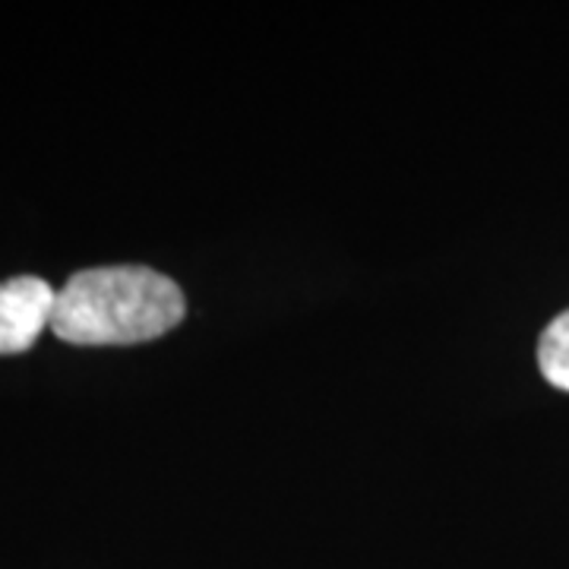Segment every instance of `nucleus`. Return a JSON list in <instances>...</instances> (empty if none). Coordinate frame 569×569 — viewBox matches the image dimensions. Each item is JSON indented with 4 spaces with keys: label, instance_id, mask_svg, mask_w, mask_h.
Masks as SVG:
<instances>
[{
    "label": "nucleus",
    "instance_id": "obj_1",
    "mask_svg": "<svg viewBox=\"0 0 569 569\" xmlns=\"http://www.w3.org/2000/svg\"><path fill=\"white\" fill-rule=\"evenodd\" d=\"M183 291L149 266H96L58 291L54 336L70 346H137L183 320Z\"/></svg>",
    "mask_w": 569,
    "mask_h": 569
},
{
    "label": "nucleus",
    "instance_id": "obj_2",
    "mask_svg": "<svg viewBox=\"0 0 569 569\" xmlns=\"http://www.w3.org/2000/svg\"><path fill=\"white\" fill-rule=\"evenodd\" d=\"M58 291L44 279L17 276L0 282V355H20L36 346L44 326L54 320Z\"/></svg>",
    "mask_w": 569,
    "mask_h": 569
},
{
    "label": "nucleus",
    "instance_id": "obj_3",
    "mask_svg": "<svg viewBox=\"0 0 569 569\" xmlns=\"http://www.w3.org/2000/svg\"><path fill=\"white\" fill-rule=\"evenodd\" d=\"M538 365H541V373L550 387L569 392V310L553 317V323L541 332Z\"/></svg>",
    "mask_w": 569,
    "mask_h": 569
}]
</instances>
